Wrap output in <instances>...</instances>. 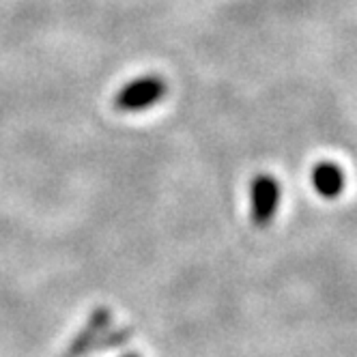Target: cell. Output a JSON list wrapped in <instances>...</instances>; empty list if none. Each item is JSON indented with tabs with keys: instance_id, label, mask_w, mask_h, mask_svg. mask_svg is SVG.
<instances>
[{
	"instance_id": "cell-1",
	"label": "cell",
	"mask_w": 357,
	"mask_h": 357,
	"mask_svg": "<svg viewBox=\"0 0 357 357\" xmlns=\"http://www.w3.org/2000/svg\"><path fill=\"white\" fill-rule=\"evenodd\" d=\"M166 93H168V84L162 75L146 73L132 82H127L114 95V108L119 112H142L158 106L166 97Z\"/></svg>"
},
{
	"instance_id": "cell-2",
	"label": "cell",
	"mask_w": 357,
	"mask_h": 357,
	"mask_svg": "<svg viewBox=\"0 0 357 357\" xmlns=\"http://www.w3.org/2000/svg\"><path fill=\"white\" fill-rule=\"evenodd\" d=\"M280 183L273 174L261 172L250 183V218L252 224L265 228L273 222L280 207Z\"/></svg>"
},
{
	"instance_id": "cell-3",
	"label": "cell",
	"mask_w": 357,
	"mask_h": 357,
	"mask_svg": "<svg viewBox=\"0 0 357 357\" xmlns=\"http://www.w3.org/2000/svg\"><path fill=\"white\" fill-rule=\"evenodd\" d=\"M110 323H112V312L108 308H104V305H101V308H95L93 314L89 317L86 325L78 331V334H75V338L67 347L63 357H84V355H89L93 349H97L101 338L108 334Z\"/></svg>"
},
{
	"instance_id": "cell-4",
	"label": "cell",
	"mask_w": 357,
	"mask_h": 357,
	"mask_svg": "<svg viewBox=\"0 0 357 357\" xmlns=\"http://www.w3.org/2000/svg\"><path fill=\"white\" fill-rule=\"evenodd\" d=\"M344 170L336 162H319L312 170V185L323 198H338L344 192Z\"/></svg>"
},
{
	"instance_id": "cell-5",
	"label": "cell",
	"mask_w": 357,
	"mask_h": 357,
	"mask_svg": "<svg viewBox=\"0 0 357 357\" xmlns=\"http://www.w3.org/2000/svg\"><path fill=\"white\" fill-rule=\"evenodd\" d=\"M132 336V329L130 327H123L119 331H112V334H106L104 338H101V342L97 344L99 351H108V349H116L121 344H125L127 340H130Z\"/></svg>"
},
{
	"instance_id": "cell-6",
	"label": "cell",
	"mask_w": 357,
	"mask_h": 357,
	"mask_svg": "<svg viewBox=\"0 0 357 357\" xmlns=\"http://www.w3.org/2000/svg\"><path fill=\"white\" fill-rule=\"evenodd\" d=\"M123 357H140L138 353H127V355H123Z\"/></svg>"
}]
</instances>
